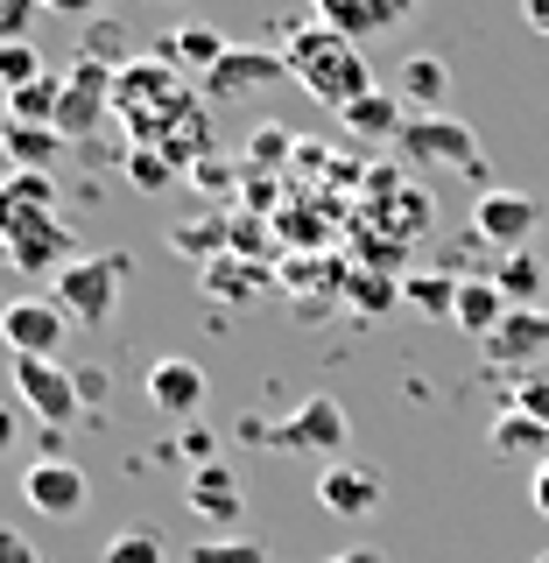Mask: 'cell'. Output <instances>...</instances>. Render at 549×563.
I'll use <instances>...</instances> for the list:
<instances>
[{
    "label": "cell",
    "mask_w": 549,
    "mask_h": 563,
    "mask_svg": "<svg viewBox=\"0 0 549 563\" xmlns=\"http://www.w3.org/2000/svg\"><path fill=\"white\" fill-rule=\"evenodd\" d=\"M282 70L289 64H282L275 49H226V64L211 70L205 85H211V99H246V92H261V85H275Z\"/></svg>",
    "instance_id": "16"
},
{
    "label": "cell",
    "mask_w": 549,
    "mask_h": 563,
    "mask_svg": "<svg viewBox=\"0 0 549 563\" xmlns=\"http://www.w3.org/2000/svg\"><path fill=\"white\" fill-rule=\"evenodd\" d=\"M22 500L35 507V515H50V521H78L85 500H92V479H85L70 457H35V465L22 472Z\"/></svg>",
    "instance_id": "10"
},
{
    "label": "cell",
    "mask_w": 549,
    "mask_h": 563,
    "mask_svg": "<svg viewBox=\"0 0 549 563\" xmlns=\"http://www.w3.org/2000/svg\"><path fill=\"white\" fill-rule=\"evenodd\" d=\"M536 225H549V211L528 190H480V205H472V233L501 246V254H528Z\"/></svg>",
    "instance_id": "9"
},
{
    "label": "cell",
    "mask_w": 549,
    "mask_h": 563,
    "mask_svg": "<svg viewBox=\"0 0 549 563\" xmlns=\"http://www.w3.org/2000/svg\"><path fill=\"white\" fill-rule=\"evenodd\" d=\"M0 254L22 275H43L50 261H78L70 254V225L57 219V184L50 176H0Z\"/></svg>",
    "instance_id": "1"
},
{
    "label": "cell",
    "mask_w": 549,
    "mask_h": 563,
    "mask_svg": "<svg viewBox=\"0 0 549 563\" xmlns=\"http://www.w3.org/2000/svg\"><path fill=\"white\" fill-rule=\"evenodd\" d=\"M528 493H536V515L549 521V465H536V486H528Z\"/></svg>",
    "instance_id": "37"
},
{
    "label": "cell",
    "mask_w": 549,
    "mask_h": 563,
    "mask_svg": "<svg viewBox=\"0 0 549 563\" xmlns=\"http://www.w3.org/2000/svg\"><path fill=\"white\" fill-rule=\"evenodd\" d=\"M35 78H50V70H43V49H35V43H0V92H29V85Z\"/></svg>",
    "instance_id": "25"
},
{
    "label": "cell",
    "mask_w": 549,
    "mask_h": 563,
    "mask_svg": "<svg viewBox=\"0 0 549 563\" xmlns=\"http://www.w3.org/2000/svg\"><path fill=\"white\" fill-rule=\"evenodd\" d=\"M422 0H317V22L331 35H345V43H366V35H387L402 29Z\"/></svg>",
    "instance_id": "12"
},
{
    "label": "cell",
    "mask_w": 549,
    "mask_h": 563,
    "mask_svg": "<svg viewBox=\"0 0 549 563\" xmlns=\"http://www.w3.org/2000/svg\"><path fill=\"white\" fill-rule=\"evenodd\" d=\"M402 303H416L422 317H451L458 310V275H409L402 282Z\"/></svg>",
    "instance_id": "24"
},
{
    "label": "cell",
    "mask_w": 549,
    "mask_h": 563,
    "mask_svg": "<svg viewBox=\"0 0 549 563\" xmlns=\"http://www.w3.org/2000/svg\"><path fill=\"white\" fill-rule=\"evenodd\" d=\"M184 500H190V515H198V521H219V528H233L246 515V493H240V479L226 465H198Z\"/></svg>",
    "instance_id": "17"
},
{
    "label": "cell",
    "mask_w": 549,
    "mask_h": 563,
    "mask_svg": "<svg viewBox=\"0 0 549 563\" xmlns=\"http://www.w3.org/2000/svg\"><path fill=\"white\" fill-rule=\"evenodd\" d=\"M501 296H507V310H536V289H542V261L536 254H501Z\"/></svg>",
    "instance_id": "23"
},
{
    "label": "cell",
    "mask_w": 549,
    "mask_h": 563,
    "mask_svg": "<svg viewBox=\"0 0 549 563\" xmlns=\"http://www.w3.org/2000/svg\"><path fill=\"white\" fill-rule=\"evenodd\" d=\"M240 437H261L268 451H282V457H325V465H339V451L352 444V422H345V409L331 395H310L296 416H282V422H261V416H246L240 422Z\"/></svg>",
    "instance_id": "3"
},
{
    "label": "cell",
    "mask_w": 549,
    "mask_h": 563,
    "mask_svg": "<svg viewBox=\"0 0 549 563\" xmlns=\"http://www.w3.org/2000/svg\"><path fill=\"white\" fill-rule=\"evenodd\" d=\"M507 409L549 422V374H521V387H515V401H507Z\"/></svg>",
    "instance_id": "29"
},
{
    "label": "cell",
    "mask_w": 549,
    "mask_h": 563,
    "mask_svg": "<svg viewBox=\"0 0 549 563\" xmlns=\"http://www.w3.org/2000/svg\"><path fill=\"white\" fill-rule=\"evenodd\" d=\"M402 289H381V275H352V303L360 310H381V303H395Z\"/></svg>",
    "instance_id": "32"
},
{
    "label": "cell",
    "mask_w": 549,
    "mask_h": 563,
    "mask_svg": "<svg viewBox=\"0 0 549 563\" xmlns=\"http://www.w3.org/2000/svg\"><path fill=\"white\" fill-rule=\"evenodd\" d=\"M113 92H120V78L106 64L92 57H78L70 64V78H64V106H57V134L64 141H92L106 128V113H113Z\"/></svg>",
    "instance_id": "8"
},
{
    "label": "cell",
    "mask_w": 549,
    "mask_h": 563,
    "mask_svg": "<svg viewBox=\"0 0 549 563\" xmlns=\"http://www.w3.org/2000/svg\"><path fill=\"white\" fill-rule=\"evenodd\" d=\"M486 451L501 457V465H549V422L521 416V409H501L486 430Z\"/></svg>",
    "instance_id": "14"
},
{
    "label": "cell",
    "mask_w": 549,
    "mask_h": 563,
    "mask_svg": "<svg viewBox=\"0 0 549 563\" xmlns=\"http://www.w3.org/2000/svg\"><path fill=\"white\" fill-rule=\"evenodd\" d=\"M458 324H465L472 331V339H493V331H501V317H507V296H501V282H493V275H458Z\"/></svg>",
    "instance_id": "20"
},
{
    "label": "cell",
    "mask_w": 549,
    "mask_h": 563,
    "mask_svg": "<svg viewBox=\"0 0 549 563\" xmlns=\"http://www.w3.org/2000/svg\"><path fill=\"white\" fill-rule=\"evenodd\" d=\"M169 176H176V163H169V155H155V148H134V184H141V190H163Z\"/></svg>",
    "instance_id": "31"
},
{
    "label": "cell",
    "mask_w": 549,
    "mask_h": 563,
    "mask_svg": "<svg viewBox=\"0 0 549 563\" xmlns=\"http://www.w3.org/2000/svg\"><path fill=\"white\" fill-rule=\"evenodd\" d=\"M345 128L360 141H402V128H409V106H402L395 92H366L345 106Z\"/></svg>",
    "instance_id": "21"
},
{
    "label": "cell",
    "mask_w": 549,
    "mask_h": 563,
    "mask_svg": "<svg viewBox=\"0 0 549 563\" xmlns=\"http://www.w3.org/2000/svg\"><path fill=\"white\" fill-rule=\"evenodd\" d=\"M282 148H289V134H275V128L254 134V163H268V155H282Z\"/></svg>",
    "instance_id": "35"
},
{
    "label": "cell",
    "mask_w": 549,
    "mask_h": 563,
    "mask_svg": "<svg viewBox=\"0 0 549 563\" xmlns=\"http://www.w3.org/2000/svg\"><path fill=\"white\" fill-rule=\"evenodd\" d=\"M521 14H528V29L549 35V0H521Z\"/></svg>",
    "instance_id": "36"
},
{
    "label": "cell",
    "mask_w": 549,
    "mask_h": 563,
    "mask_svg": "<svg viewBox=\"0 0 549 563\" xmlns=\"http://www.w3.org/2000/svg\"><path fill=\"white\" fill-rule=\"evenodd\" d=\"M402 155H409V163H444L458 176H486L480 134H472L465 120H451V113H409V128H402Z\"/></svg>",
    "instance_id": "6"
},
{
    "label": "cell",
    "mask_w": 549,
    "mask_h": 563,
    "mask_svg": "<svg viewBox=\"0 0 549 563\" xmlns=\"http://www.w3.org/2000/svg\"><path fill=\"white\" fill-rule=\"evenodd\" d=\"M8 374H14V395H22V409L43 422V430H70V422L85 416L78 380H70L64 360H8Z\"/></svg>",
    "instance_id": "5"
},
{
    "label": "cell",
    "mask_w": 549,
    "mask_h": 563,
    "mask_svg": "<svg viewBox=\"0 0 549 563\" xmlns=\"http://www.w3.org/2000/svg\"><path fill=\"white\" fill-rule=\"evenodd\" d=\"M395 99L409 106V113H444V99H451V70L437 49H416V57H402L395 70Z\"/></svg>",
    "instance_id": "15"
},
{
    "label": "cell",
    "mask_w": 549,
    "mask_h": 563,
    "mask_svg": "<svg viewBox=\"0 0 549 563\" xmlns=\"http://www.w3.org/2000/svg\"><path fill=\"white\" fill-rule=\"evenodd\" d=\"M0 339H8V360H57L70 317L57 310V296H14L0 303Z\"/></svg>",
    "instance_id": "7"
},
{
    "label": "cell",
    "mask_w": 549,
    "mask_h": 563,
    "mask_svg": "<svg viewBox=\"0 0 549 563\" xmlns=\"http://www.w3.org/2000/svg\"><path fill=\"white\" fill-rule=\"evenodd\" d=\"M70 380H78V401H85V409L106 401V374H99V366H70Z\"/></svg>",
    "instance_id": "34"
},
{
    "label": "cell",
    "mask_w": 549,
    "mask_h": 563,
    "mask_svg": "<svg viewBox=\"0 0 549 563\" xmlns=\"http://www.w3.org/2000/svg\"><path fill=\"white\" fill-rule=\"evenodd\" d=\"M282 64H289V78L304 85L310 99L339 106V113H345L352 99H366V92H374V78H366V57H360V43L331 35L325 22H317V29H289V35H282Z\"/></svg>",
    "instance_id": "2"
},
{
    "label": "cell",
    "mask_w": 549,
    "mask_h": 563,
    "mask_svg": "<svg viewBox=\"0 0 549 563\" xmlns=\"http://www.w3.org/2000/svg\"><path fill=\"white\" fill-rule=\"evenodd\" d=\"M325 563H387L381 550H339V556H325Z\"/></svg>",
    "instance_id": "40"
},
{
    "label": "cell",
    "mask_w": 549,
    "mask_h": 563,
    "mask_svg": "<svg viewBox=\"0 0 549 563\" xmlns=\"http://www.w3.org/2000/svg\"><path fill=\"white\" fill-rule=\"evenodd\" d=\"M493 366H521V374H536V360L549 352V310H507L501 331L480 345Z\"/></svg>",
    "instance_id": "13"
},
{
    "label": "cell",
    "mask_w": 549,
    "mask_h": 563,
    "mask_svg": "<svg viewBox=\"0 0 549 563\" xmlns=\"http://www.w3.org/2000/svg\"><path fill=\"white\" fill-rule=\"evenodd\" d=\"M99 563H169V550H163V536H149V528H128V536H113L99 550Z\"/></svg>",
    "instance_id": "26"
},
{
    "label": "cell",
    "mask_w": 549,
    "mask_h": 563,
    "mask_svg": "<svg viewBox=\"0 0 549 563\" xmlns=\"http://www.w3.org/2000/svg\"><path fill=\"white\" fill-rule=\"evenodd\" d=\"M0 128H8V92H0Z\"/></svg>",
    "instance_id": "41"
},
{
    "label": "cell",
    "mask_w": 549,
    "mask_h": 563,
    "mask_svg": "<svg viewBox=\"0 0 549 563\" xmlns=\"http://www.w3.org/2000/svg\"><path fill=\"white\" fill-rule=\"evenodd\" d=\"M381 500H387V479H381L374 465H352V457H339V465L317 472V507H325V515H339V521L381 515Z\"/></svg>",
    "instance_id": "11"
},
{
    "label": "cell",
    "mask_w": 549,
    "mask_h": 563,
    "mask_svg": "<svg viewBox=\"0 0 549 563\" xmlns=\"http://www.w3.org/2000/svg\"><path fill=\"white\" fill-rule=\"evenodd\" d=\"M14 430H22V422H14V409L0 401V451H14Z\"/></svg>",
    "instance_id": "38"
},
{
    "label": "cell",
    "mask_w": 549,
    "mask_h": 563,
    "mask_svg": "<svg viewBox=\"0 0 549 563\" xmlns=\"http://www.w3.org/2000/svg\"><path fill=\"white\" fill-rule=\"evenodd\" d=\"M0 155H8V169H22V176H50V163L64 155V134L57 128H29V120H8V128H0Z\"/></svg>",
    "instance_id": "19"
},
{
    "label": "cell",
    "mask_w": 549,
    "mask_h": 563,
    "mask_svg": "<svg viewBox=\"0 0 549 563\" xmlns=\"http://www.w3.org/2000/svg\"><path fill=\"white\" fill-rule=\"evenodd\" d=\"M155 57H169V64H190V70H219L226 64V35L219 29H205V22H190L184 35H169V43H155Z\"/></svg>",
    "instance_id": "22"
},
{
    "label": "cell",
    "mask_w": 549,
    "mask_h": 563,
    "mask_svg": "<svg viewBox=\"0 0 549 563\" xmlns=\"http://www.w3.org/2000/svg\"><path fill=\"white\" fill-rule=\"evenodd\" d=\"M190 563H275V556L261 550V542H198Z\"/></svg>",
    "instance_id": "27"
},
{
    "label": "cell",
    "mask_w": 549,
    "mask_h": 563,
    "mask_svg": "<svg viewBox=\"0 0 549 563\" xmlns=\"http://www.w3.org/2000/svg\"><path fill=\"white\" fill-rule=\"evenodd\" d=\"M35 14H43V0H0V43H29Z\"/></svg>",
    "instance_id": "28"
},
{
    "label": "cell",
    "mask_w": 549,
    "mask_h": 563,
    "mask_svg": "<svg viewBox=\"0 0 549 563\" xmlns=\"http://www.w3.org/2000/svg\"><path fill=\"white\" fill-rule=\"evenodd\" d=\"M43 8H50V14H92L99 0H43Z\"/></svg>",
    "instance_id": "39"
},
{
    "label": "cell",
    "mask_w": 549,
    "mask_h": 563,
    "mask_svg": "<svg viewBox=\"0 0 549 563\" xmlns=\"http://www.w3.org/2000/svg\"><path fill=\"white\" fill-rule=\"evenodd\" d=\"M134 261L128 254H78L70 268H57V310L70 317V324H92L106 331L120 310V282H128Z\"/></svg>",
    "instance_id": "4"
},
{
    "label": "cell",
    "mask_w": 549,
    "mask_h": 563,
    "mask_svg": "<svg viewBox=\"0 0 549 563\" xmlns=\"http://www.w3.org/2000/svg\"><path fill=\"white\" fill-rule=\"evenodd\" d=\"M0 563H43V556L29 550V536H22V528H0Z\"/></svg>",
    "instance_id": "33"
},
{
    "label": "cell",
    "mask_w": 549,
    "mask_h": 563,
    "mask_svg": "<svg viewBox=\"0 0 549 563\" xmlns=\"http://www.w3.org/2000/svg\"><path fill=\"white\" fill-rule=\"evenodd\" d=\"M205 289H211V296L226 289V296H240V303H246L261 282H254V268H219V261H211V268H205Z\"/></svg>",
    "instance_id": "30"
},
{
    "label": "cell",
    "mask_w": 549,
    "mask_h": 563,
    "mask_svg": "<svg viewBox=\"0 0 549 563\" xmlns=\"http://www.w3.org/2000/svg\"><path fill=\"white\" fill-rule=\"evenodd\" d=\"M528 563H549V556H528Z\"/></svg>",
    "instance_id": "42"
},
{
    "label": "cell",
    "mask_w": 549,
    "mask_h": 563,
    "mask_svg": "<svg viewBox=\"0 0 549 563\" xmlns=\"http://www.w3.org/2000/svg\"><path fill=\"white\" fill-rule=\"evenodd\" d=\"M149 401L163 416H190L205 401V366L198 360H155L149 366Z\"/></svg>",
    "instance_id": "18"
}]
</instances>
